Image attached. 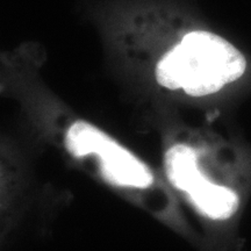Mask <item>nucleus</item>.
<instances>
[{
  "label": "nucleus",
  "instance_id": "nucleus-1",
  "mask_svg": "<svg viewBox=\"0 0 251 251\" xmlns=\"http://www.w3.org/2000/svg\"><path fill=\"white\" fill-rule=\"evenodd\" d=\"M247 62L233 45L208 31H192L156 67L159 85L192 97L218 92L244 74Z\"/></svg>",
  "mask_w": 251,
  "mask_h": 251
},
{
  "label": "nucleus",
  "instance_id": "nucleus-3",
  "mask_svg": "<svg viewBox=\"0 0 251 251\" xmlns=\"http://www.w3.org/2000/svg\"><path fill=\"white\" fill-rule=\"evenodd\" d=\"M165 172L170 183L186 193L208 218L226 220L237 211V194L203 177L198 168L196 151L191 147L176 144L169 149L165 153Z\"/></svg>",
  "mask_w": 251,
  "mask_h": 251
},
{
  "label": "nucleus",
  "instance_id": "nucleus-2",
  "mask_svg": "<svg viewBox=\"0 0 251 251\" xmlns=\"http://www.w3.org/2000/svg\"><path fill=\"white\" fill-rule=\"evenodd\" d=\"M65 146L75 157L96 155L101 174L119 186L146 188L153 181L151 172L133 153L108 135L85 121H77L69 128Z\"/></svg>",
  "mask_w": 251,
  "mask_h": 251
}]
</instances>
